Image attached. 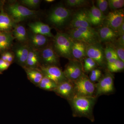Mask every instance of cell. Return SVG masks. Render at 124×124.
Wrapping results in <instances>:
<instances>
[{
    "instance_id": "obj_1",
    "label": "cell",
    "mask_w": 124,
    "mask_h": 124,
    "mask_svg": "<svg viewBox=\"0 0 124 124\" xmlns=\"http://www.w3.org/2000/svg\"><path fill=\"white\" fill-rule=\"evenodd\" d=\"M95 97H83L75 95L68 101L72 111L73 117H85L91 122L95 120L93 113L97 101Z\"/></svg>"
},
{
    "instance_id": "obj_2",
    "label": "cell",
    "mask_w": 124,
    "mask_h": 124,
    "mask_svg": "<svg viewBox=\"0 0 124 124\" xmlns=\"http://www.w3.org/2000/svg\"><path fill=\"white\" fill-rule=\"evenodd\" d=\"M54 38L53 48L59 57L73 59L71 50L73 40L69 34L58 32Z\"/></svg>"
},
{
    "instance_id": "obj_3",
    "label": "cell",
    "mask_w": 124,
    "mask_h": 124,
    "mask_svg": "<svg viewBox=\"0 0 124 124\" xmlns=\"http://www.w3.org/2000/svg\"><path fill=\"white\" fill-rule=\"evenodd\" d=\"M68 34L73 40L81 41L87 45L100 43L98 31L92 27L72 28Z\"/></svg>"
},
{
    "instance_id": "obj_4",
    "label": "cell",
    "mask_w": 124,
    "mask_h": 124,
    "mask_svg": "<svg viewBox=\"0 0 124 124\" xmlns=\"http://www.w3.org/2000/svg\"><path fill=\"white\" fill-rule=\"evenodd\" d=\"M6 9L7 13L15 23L34 17L38 13V11L31 10L17 3L8 5Z\"/></svg>"
},
{
    "instance_id": "obj_5",
    "label": "cell",
    "mask_w": 124,
    "mask_h": 124,
    "mask_svg": "<svg viewBox=\"0 0 124 124\" xmlns=\"http://www.w3.org/2000/svg\"><path fill=\"white\" fill-rule=\"evenodd\" d=\"M73 82L76 96L95 97V84L85 73Z\"/></svg>"
},
{
    "instance_id": "obj_6",
    "label": "cell",
    "mask_w": 124,
    "mask_h": 124,
    "mask_svg": "<svg viewBox=\"0 0 124 124\" xmlns=\"http://www.w3.org/2000/svg\"><path fill=\"white\" fill-rule=\"evenodd\" d=\"M71 13L70 10L62 6H56L49 14L48 20L51 24L57 27L64 26L69 20Z\"/></svg>"
},
{
    "instance_id": "obj_7",
    "label": "cell",
    "mask_w": 124,
    "mask_h": 124,
    "mask_svg": "<svg viewBox=\"0 0 124 124\" xmlns=\"http://www.w3.org/2000/svg\"><path fill=\"white\" fill-rule=\"evenodd\" d=\"M95 85V96L108 94L114 91V77L110 72H107L104 76L101 78Z\"/></svg>"
},
{
    "instance_id": "obj_8",
    "label": "cell",
    "mask_w": 124,
    "mask_h": 124,
    "mask_svg": "<svg viewBox=\"0 0 124 124\" xmlns=\"http://www.w3.org/2000/svg\"><path fill=\"white\" fill-rule=\"evenodd\" d=\"M86 57L90 58L96 62L98 66L103 67L106 60L105 57L104 49L100 42L87 46Z\"/></svg>"
},
{
    "instance_id": "obj_9",
    "label": "cell",
    "mask_w": 124,
    "mask_h": 124,
    "mask_svg": "<svg viewBox=\"0 0 124 124\" xmlns=\"http://www.w3.org/2000/svg\"><path fill=\"white\" fill-rule=\"evenodd\" d=\"M63 72L66 78L72 82L78 79L84 73L82 62L74 59L69 60Z\"/></svg>"
},
{
    "instance_id": "obj_10",
    "label": "cell",
    "mask_w": 124,
    "mask_h": 124,
    "mask_svg": "<svg viewBox=\"0 0 124 124\" xmlns=\"http://www.w3.org/2000/svg\"><path fill=\"white\" fill-rule=\"evenodd\" d=\"M39 67L44 76L52 80L57 85L68 80L65 77L63 71L58 66L41 65Z\"/></svg>"
},
{
    "instance_id": "obj_11",
    "label": "cell",
    "mask_w": 124,
    "mask_h": 124,
    "mask_svg": "<svg viewBox=\"0 0 124 124\" xmlns=\"http://www.w3.org/2000/svg\"><path fill=\"white\" fill-rule=\"evenodd\" d=\"M41 65L45 66H57L59 64V56L51 46H45L40 53Z\"/></svg>"
},
{
    "instance_id": "obj_12",
    "label": "cell",
    "mask_w": 124,
    "mask_h": 124,
    "mask_svg": "<svg viewBox=\"0 0 124 124\" xmlns=\"http://www.w3.org/2000/svg\"><path fill=\"white\" fill-rule=\"evenodd\" d=\"M104 21L105 26L116 31L124 22V10L122 9H119L109 12L105 17Z\"/></svg>"
},
{
    "instance_id": "obj_13",
    "label": "cell",
    "mask_w": 124,
    "mask_h": 124,
    "mask_svg": "<svg viewBox=\"0 0 124 124\" xmlns=\"http://www.w3.org/2000/svg\"><path fill=\"white\" fill-rule=\"evenodd\" d=\"M53 91L68 101L75 96L73 82L68 80L58 85Z\"/></svg>"
},
{
    "instance_id": "obj_14",
    "label": "cell",
    "mask_w": 124,
    "mask_h": 124,
    "mask_svg": "<svg viewBox=\"0 0 124 124\" xmlns=\"http://www.w3.org/2000/svg\"><path fill=\"white\" fill-rule=\"evenodd\" d=\"M91 24L89 22L87 11L81 10L77 11L73 16L70 23V27L72 28H78L90 27Z\"/></svg>"
},
{
    "instance_id": "obj_15",
    "label": "cell",
    "mask_w": 124,
    "mask_h": 124,
    "mask_svg": "<svg viewBox=\"0 0 124 124\" xmlns=\"http://www.w3.org/2000/svg\"><path fill=\"white\" fill-rule=\"evenodd\" d=\"M98 32L100 42L112 43L119 37L116 31L106 26L100 27Z\"/></svg>"
},
{
    "instance_id": "obj_16",
    "label": "cell",
    "mask_w": 124,
    "mask_h": 124,
    "mask_svg": "<svg viewBox=\"0 0 124 124\" xmlns=\"http://www.w3.org/2000/svg\"><path fill=\"white\" fill-rule=\"evenodd\" d=\"M87 45L84 42L73 40L71 53L73 59L82 62L86 57V50Z\"/></svg>"
},
{
    "instance_id": "obj_17",
    "label": "cell",
    "mask_w": 124,
    "mask_h": 124,
    "mask_svg": "<svg viewBox=\"0 0 124 124\" xmlns=\"http://www.w3.org/2000/svg\"><path fill=\"white\" fill-rule=\"evenodd\" d=\"M28 26L34 34H40L49 37H54L51 28L48 24L41 22H37L29 23Z\"/></svg>"
},
{
    "instance_id": "obj_18",
    "label": "cell",
    "mask_w": 124,
    "mask_h": 124,
    "mask_svg": "<svg viewBox=\"0 0 124 124\" xmlns=\"http://www.w3.org/2000/svg\"><path fill=\"white\" fill-rule=\"evenodd\" d=\"M93 4L90 9L87 11L88 19L91 26L100 25L103 22L106 16L103 14L93 3Z\"/></svg>"
},
{
    "instance_id": "obj_19",
    "label": "cell",
    "mask_w": 124,
    "mask_h": 124,
    "mask_svg": "<svg viewBox=\"0 0 124 124\" xmlns=\"http://www.w3.org/2000/svg\"><path fill=\"white\" fill-rule=\"evenodd\" d=\"M41 59L39 52L37 49L29 46V54L24 67L39 68L40 66Z\"/></svg>"
},
{
    "instance_id": "obj_20",
    "label": "cell",
    "mask_w": 124,
    "mask_h": 124,
    "mask_svg": "<svg viewBox=\"0 0 124 124\" xmlns=\"http://www.w3.org/2000/svg\"><path fill=\"white\" fill-rule=\"evenodd\" d=\"M10 31L1 32L0 34V54L3 53L10 47L14 39Z\"/></svg>"
},
{
    "instance_id": "obj_21",
    "label": "cell",
    "mask_w": 124,
    "mask_h": 124,
    "mask_svg": "<svg viewBox=\"0 0 124 124\" xmlns=\"http://www.w3.org/2000/svg\"><path fill=\"white\" fill-rule=\"evenodd\" d=\"M29 51V47L26 45L19 46L16 49L15 54L17 62L23 68L26 66Z\"/></svg>"
},
{
    "instance_id": "obj_22",
    "label": "cell",
    "mask_w": 124,
    "mask_h": 124,
    "mask_svg": "<svg viewBox=\"0 0 124 124\" xmlns=\"http://www.w3.org/2000/svg\"><path fill=\"white\" fill-rule=\"evenodd\" d=\"M15 23L3 9L0 11V31H10L15 26Z\"/></svg>"
},
{
    "instance_id": "obj_23",
    "label": "cell",
    "mask_w": 124,
    "mask_h": 124,
    "mask_svg": "<svg viewBox=\"0 0 124 124\" xmlns=\"http://www.w3.org/2000/svg\"><path fill=\"white\" fill-rule=\"evenodd\" d=\"M28 79L37 86L40 83L44 75L39 68H23Z\"/></svg>"
},
{
    "instance_id": "obj_24",
    "label": "cell",
    "mask_w": 124,
    "mask_h": 124,
    "mask_svg": "<svg viewBox=\"0 0 124 124\" xmlns=\"http://www.w3.org/2000/svg\"><path fill=\"white\" fill-rule=\"evenodd\" d=\"M47 37L40 34H32L29 36V40L31 46L36 49L45 47L48 43V39Z\"/></svg>"
},
{
    "instance_id": "obj_25",
    "label": "cell",
    "mask_w": 124,
    "mask_h": 124,
    "mask_svg": "<svg viewBox=\"0 0 124 124\" xmlns=\"http://www.w3.org/2000/svg\"><path fill=\"white\" fill-rule=\"evenodd\" d=\"M13 35L14 38L20 42H24L28 40L26 31L23 26L20 24L16 25Z\"/></svg>"
},
{
    "instance_id": "obj_26",
    "label": "cell",
    "mask_w": 124,
    "mask_h": 124,
    "mask_svg": "<svg viewBox=\"0 0 124 124\" xmlns=\"http://www.w3.org/2000/svg\"><path fill=\"white\" fill-rule=\"evenodd\" d=\"M57 85L52 80L44 76L37 86L44 90L53 91L57 87Z\"/></svg>"
},
{
    "instance_id": "obj_27",
    "label": "cell",
    "mask_w": 124,
    "mask_h": 124,
    "mask_svg": "<svg viewBox=\"0 0 124 124\" xmlns=\"http://www.w3.org/2000/svg\"><path fill=\"white\" fill-rule=\"evenodd\" d=\"M84 63L83 64L84 72L89 73L91 72L98 66L95 61L90 58L86 57L84 59Z\"/></svg>"
},
{
    "instance_id": "obj_28",
    "label": "cell",
    "mask_w": 124,
    "mask_h": 124,
    "mask_svg": "<svg viewBox=\"0 0 124 124\" xmlns=\"http://www.w3.org/2000/svg\"><path fill=\"white\" fill-rule=\"evenodd\" d=\"M107 66L108 71L111 73L118 72L124 70V62L118 59L115 62L110 65H107Z\"/></svg>"
},
{
    "instance_id": "obj_29",
    "label": "cell",
    "mask_w": 124,
    "mask_h": 124,
    "mask_svg": "<svg viewBox=\"0 0 124 124\" xmlns=\"http://www.w3.org/2000/svg\"><path fill=\"white\" fill-rule=\"evenodd\" d=\"M108 7L112 11L119 9L124 6V0H108Z\"/></svg>"
},
{
    "instance_id": "obj_30",
    "label": "cell",
    "mask_w": 124,
    "mask_h": 124,
    "mask_svg": "<svg viewBox=\"0 0 124 124\" xmlns=\"http://www.w3.org/2000/svg\"><path fill=\"white\" fill-rule=\"evenodd\" d=\"M112 43L110 46L115 51L119 59L124 62V46L117 44L114 42Z\"/></svg>"
},
{
    "instance_id": "obj_31",
    "label": "cell",
    "mask_w": 124,
    "mask_h": 124,
    "mask_svg": "<svg viewBox=\"0 0 124 124\" xmlns=\"http://www.w3.org/2000/svg\"><path fill=\"white\" fill-rule=\"evenodd\" d=\"M101 71L98 68H95L90 72L89 79L91 81L94 83L98 81L102 77Z\"/></svg>"
},
{
    "instance_id": "obj_32",
    "label": "cell",
    "mask_w": 124,
    "mask_h": 124,
    "mask_svg": "<svg viewBox=\"0 0 124 124\" xmlns=\"http://www.w3.org/2000/svg\"><path fill=\"white\" fill-rule=\"evenodd\" d=\"M96 6L104 15L108 11L109 7L108 1L106 0H97Z\"/></svg>"
},
{
    "instance_id": "obj_33",
    "label": "cell",
    "mask_w": 124,
    "mask_h": 124,
    "mask_svg": "<svg viewBox=\"0 0 124 124\" xmlns=\"http://www.w3.org/2000/svg\"><path fill=\"white\" fill-rule=\"evenodd\" d=\"M87 1L85 0H67L65 1L66 5L71 7H81L84 5Z\"/></svg>"
},
{
    "instance_id": "obj_34",
    "label": "cell",
    "mask_w": 124,
    "mask_h": 124,
    "mask_svg": "<svg viewBox=\"0 0 124 124\" xmlns=\"http://www.w3.org/2000/svg\"><path fill=\"white\" fill-rule=\"evenodd\" d=\"M41 1L40 0H22L21 2L23 5L31 8H36L39 6Z\"/></svg>"
},
{
    "instance_id": "obj_35",
    "label": "cell",
    "mask_w": 124,
    "mask_h": 124,
    "mask_svg": "<svg viewBox=\"0 0 124 124\" xmlns=\"http://www.w3.org/2000/svg\"><path fill=\"white\" fill-rule=\"evenodd\" d=\"M115 53V51L110 46H107L106 48L104 49V55L107 62L113 57Z\"/></svg>"
},
{
    "instance_id": "obj_36",
    "label": "cell",
    "mask_w": 124,
    "mask_h": 124,
    "mask_svg": "<svg viewBox=\"0 0 124 124\" xmlns=\"http://www.w3.org/2000/svg\"><path fill=\"white\" fill-rule=\"evenodd\" d=\"M114 42L119 45L124 46V35L119 36Z\"/></svg>"
},
{
    "instance_id": "obj_37",
    "label": "cell",
    "mask_w": 124,
    "mask_h": 124,
    "mask_svg": "<svg viewBox=\"0 0 124 124\" xmlns=\"http://www.w3.org/2000/svg\"><path fill=\"white\" fill-rule=\"evenodd\" d=\"M116 32L119 36L124 35V22L119 27Z\"/></svg>"
},
{
    "instance_id": "obj_38",
    "label": "cell",
    "mask_w": 124,
    "mask_h": 124,
    "mask_svg": "<svg viewBox=\"0 0 124 124\" xmlns=\"http://www.w3.org/2000/svg\"><path fill=\"white\" fill-rule=\"evenodd\" d=\"M14 59V55L12 53L7 52V62L11 63Z\"/></svg>"
},
{
    "instance_id": "obj_39",
    "label": "cell",
    "mask_w": 124,
    "mask_h": 124,
    "mask_svg": "<svg viewBox=\"0 0 124 124\" xmlns=\"http://www.w3.org/2000/svg\"><path fill=\"white\" fill-rule=\"evenodd\" d=\"M2 60L5 62H7V52H5L1 54L0 58Z\"/></svg>"
},
{
    "instance_id": "obj_40",
    "label": "cell",
    "mask_w": 124,
    "mask_h": 124,
    "mask_svg": "<svg viewBox=\"0 0 124 124\" xmlns=\"http://www.w3.org/2000/svg\"><path fill=\"white\" fill-rule=\"evenodd\" d=\"M5 62L0 58V73L3 71V67Z\"/></svg>"
},
{
    "instance_id": "obj_41",
    "label": "cell",
    "mask_w": 124,
    "mask_h": 124,
    "mask_svg": "<svg viewBox=\"0 0 124 124\" xmlns=\"http://www.w3.org/2000/svg\"><path fill=\"white\" fill-rule=\"evenodd\" d=\"M11 63L9 62H5L4 65V67H3V71H4L5 70H7L10 66V65H11Z\"/></svg>"
},
{
    "instance_id": "obj_42",
    "label": "cell",
    "mask_w": 124,
    "mask_h": 124,
    "mask_svg": "<svg viewBox=\"0 0 124 124\" xmlns=\"http://www.w3.org/2000/svg\"><path fill=\"white\" fill-rule=\"evenodd\" d=\"M3 5V1L0 0V11L2 9V6Z\"/></svg>"
},
{
    "instance_id": "obj_43",
    "label": "cell",
    "mask_w": 124,
    "mask_h": 124,
    "mask_svg": "<svg viewBox=\"0 0 124 124\" xmlns=\"http://www.w3.org/2000/svg\"><path fill=\"white\" fill-rule=\"evenodd\" d=\"M54 0H46L45 1L48 3H51V2H53L54 1Z\"/></svg>"
},
{
    "instance_id": "obj_44",
    "label": "cell",
    "mask_w": 124,
    "mask_h": 124,
    "mask_svg": "<svg viewBox=\"0 0 124 124\" xmlns=\"http://www.w3.org/2000/svg\"><path fill=\"white\" fill-rule=\"evenodd\" d=\"M1 32V31H0V34Z\"/></svg>"
}]
</instances>
